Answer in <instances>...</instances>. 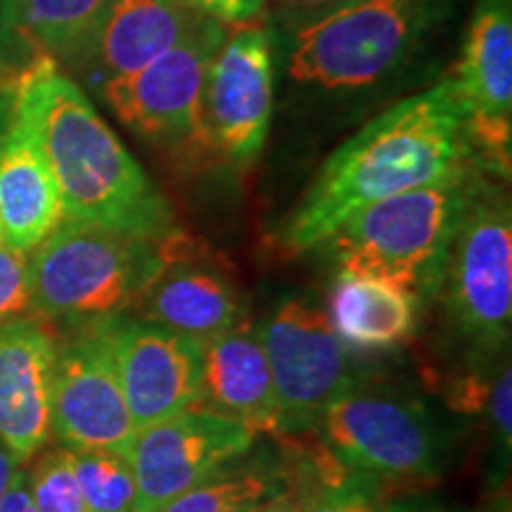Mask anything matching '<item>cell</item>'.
<instances>
[{
  "label": "cell",
  "mask_w": 512,
  "mask_h": 512,
  "mask_svg": "<svg viewBox=\"0 0 512 512\" xmlns=\"http://www.w3.org/2000/svg\"><path fill=\"white\" fill-rule=\"evenodd\" d=\"M477 169L475 162L358 211L323 247L342 273L399 287L420 306L432 302L444 287L448 252Z\"/></svg>",
  "instance_id": "cell-4"
},
{
  "label": "cell",
  "mask_w": 512,
  "mask_h": 512,
  "mask_svg": "<svg viewBox=\"0 0 512 512\" xmlns=\"http://www.w3.org/2000/svg\"><path fill=\"white\" fill-rule=\"evenodd\" d=\"M418 309L420 304L399 287L339 271L325 316L351 351H387L413 337Z\"/></svg>",
  "instance_id": "cell-20"
},
{
  "label": "cell",
  "mask_w": 512,
  "mask_h": 512,
  "mask_svg": "<svg viewBox=\"0 0 512 512\" xmlns=\"http://www.w3.org/2000/svg\"><path fill=\"white\" fill-rule=\"evenodd\" d=\"M0 512H38L34 496H31L29 472L17 470L12 477L10 489L5 491L3 501H0Z\"/></svg>",
  "instance_id": "cell-29"
},
{
  "label": "cell",
  "mask_w": 512,
  "mask_h": 512,
  "mask_svg": "<svg viewBox=\"0 0 512 512\" xmlns=\"http://www.w3.org/2000/svg\"><path fill=\"white\" fill-rule=\"evenodd\" d=\"M463 105L477 164L510 176L512 155V10L510 0H482L467 24L460 60L448 74Z\"/></svg>",
  "instance_id": "cell-12"
},
{
  "label": "cell",
  "mask_w": 512,
  "mask_h": 512,
  "mask_svg": "<svg viewBox=\"0 0 512 512\" xmlns=\"http://www.w3.org/2000/svg\"><path fill=\"white\" fill-rule=\"evenodd\" d=\"M74 477L91 512H133L136 479L124 453L114 451H74Z\"/></svg>",
  "instance_id": "cell-23"
},
{
  "label": "cell",
  "mask_w": 512,
  "mask_h": 512,
  "mask_svg": "<svg viewBox=\"0 0 512 512\" xmlns=\"http://www.w3.org/2000/svg\"><path fill=\"white\" fill-rule=\"evenodd\" d=\"M107 0H0L3 27L38 57L83 64Z\"/></svg>",
  "instance_id": "cell-21"
},
{
  "label": "cell",
  "mask_w": 512,
  "mask_h": 512,
  "mask_svg": "<svg viewBox=\"0 0 512 512\" xmlns=\"http://www.w3.org/2000/svg\"><path fill=\"white\" fill-rule=\"evenodd\" d=\"M294 510H297V494H292V491H280V494L256 503L254 508H249L245 512H294Z\"/></svg>",
  "instance_id": "cell-30"
},
{
  "label": "cell",
  "mask_w": 512,
  "mask_h": 512,
  "mask_svg": "<svg viewBox=\"0 0 512 512\" xmlns=\"http://www.w3.org/2000/svg\"><path fill=\"white\" fill-rule=\"evenodd\" d=\"M254 437L240 422L200 406L140 427L126 451L136 479L133 512H155L233 465L252 448Z\"/></svg>",
  "instance_id": "cell-11"
},
{
  "label": "cell",
  "mask_w": 512,
  "mask_h": 512,
  "mask_svg": "<svg viewBox=\"0 0 512 512\" xmlns=\"http://www.w3.org/2000/svg\"><path fill=\"white\" fill-rule=\"evenodd\" d=\"M444 285L458 330L479 349H503L512 328V209L482 166L448 252Z\"/></svg>",
  "instance_id": "cell-6"
},
{
  "label": "cell",
  "mask_w": 512,
  "mask_h": 512,
  "mask_svg": "<svg viewBox=\"0 0 512 512\" xmlns=\"http://www.w3.org/2000/svg\"><path fill=\"white\" fill-rule=\"evenodd\" d=\"M292 8V15H302V12H313L320 8H328L332 3H339V0H287Z\"/></svg>",
  "instance_id": "cell-32"
},
{
  "label": "cell",
  "mask_w": 512,
  "mask_h": 512,
  "mask_svg": "<svg viewBox=\"0 0 512 512\" xmlns=\"http://www.w3.org/2000/svg\"><path fill=\"white\" fill-rule=\"evenodd\" d=\"M136 427L197 406L202 344L143 318H95Z\"/></svg>",
  "instance_id": "cell-13"
},
{
  "label": "cell",
  "mask_w": 512,
  "mask_h": 512,
  "mask_svg": "<svg viewBox=\"0 0 512 512\" xmlns=\"http://www.w3.org/2000/svg\"><path fill=\"white\" fill-rule=\"evenodd\" d=\"M318 425L332 456L358 475L403 484L439 475V437L420 403L351 392Z\"/></svg>",
  "instance_id": "cell-10"
},
{
  "label": "cell",
  "mask_w": 512,
  "mask_h": 512,
  "mask_svg": "<svg viewBox=\"0 0 512 512\" xmlns=\"http://www.w3.org/2000/svg\"><path fill=\"white\" fill-rule=\"evenodd\" d=\"M489 413L491 425H494L496 444L503 458H510L512 446V375L510 363L496 377L494 389L489 394Z\"/></svg>",
  "instance_id": "cell-27"
},
{
  "label": "cell",
  "mask_w": 512,
  "mask_h": 512,
  "mask_svg": "<svg viewBox=\"0 0 512 512\" xmlns=\"http://www.w3.org/2000/svg\"><path fill=\"white\" fill-rule=\"evenodd\" d=\"M138 427L128 411L98 323L57 347L53 437L74 451L124 453Z\"/></svg>",
  "instance_id": "cell-14"
},
{
  "label": "cell",
  "mask_w": 512,
  "mask_h": 512,
  "mask_svg": "<svg viewBox=\"0 0 512 512\" xmlns=\"http://www.w3.org/2000/svg\"><path fill=\"white\" fill-rule=\"evenodd\" d=\"M133 306L147 323L197 344L245 325V302L238 287L219 266L200 261L197 242L188 235Z\"/></svg>",
  "instance_id": "cell-16"
},
{
  "label": "cell",
  "mask_w": 512,
  "mask_h": 512,
  "mask_svg": "<svg viewBox=\"0 0 512 512\" xmlns=\"http://www.w3.org/2000/svg\"><path fill=\"white\" fill-rule=\"evenodd\" d=\"M275 36L242 24L211 57L202 93V145L233 164L252 166L264 150L275 105Z\"/></svg>",
  "instance_id": "cell-9"
},
{
  "label": "cell",
  "mask_w": 512,
  "mask_h": 512,
  "mask_svg": "<svg viewBox=\"0 0 512 512\" xmlns=\"http://www.w3.org/2000/svg\"><path fill=\"white\" fill-rule=\"evenodd\" d=\"M12 117L29 131L62 197L64 221L147 240L178 233L174 209L74 79L36 57L19 79Z\"/></svg>",
  "instance_id": "cell-2"
},
{
  "label": "cell",
  "mask_w": 512,
  "mask_h": 512,
  "mask_svg": "<svg viewBox=\"0 0 512 512\" xmlns=\"http://www.w3.org/2000/svg\"><path fill=\"white\" fill-rule=\"evenodd\" d=\"M475 162L463 105L446 76L377 114L332 152L280 226L278 245L313 252L358 211Z\"/></svg>",
  "instance_id": "cell-1"
},
{
  "label": "cell",
  "mask_w": 512,
  "mask_h": 512,
  "mask_svg": "<svg viewBox=\"0 0 512 512\" xmlns=\"http://www.w3.org/2000/svg\"><path fill=\"white\" fill-rule=\"evenodd\" d=\"M29 486L38 512H91L74 477L69 448L43 453L31 467Z\"/></svg>",
  "instance_id": "cell-24"
},
{
  "label": "cell",
  "mask_w": 512,
  "mask_h": 512,
  "mask_svg": "<svg viewBox=\"0 0 512 512\" xmlns=\"http://www.w3.org/2000/svg\"><path fill=\"white\" fill-rule=\"evenodd\" d=\"M271 368L280 432H306L358 384V363L320 306L290 297L256 328Z\"/></svg>",
  "instance_id": "cell-7"
},
{
  "label": "cell",
  "mask_w": 512,
  "mask_h": 512,
  "mask_svg": "<svg viewBox=\"0 0 512 512\" xmlns=\"http://www.w3.org/2000/svg\"><path fill=\"white\" fill-rule=\"evenodd\" d=\"M197 406L240 422L254 434L280 432L271 368L256 328L240 325L202 344Z\"/></svg>",
  "instance_id": "cell-17"
},
{
  "label": "cell",
  "mask_w": 512,
  "mask_h": 512,
  "mask_svg": "<svg viewBox=\"0 0 512 512\" xmlns=\"http://www.w3.org/2000/svg\"><path fill=\"white\" fill-rule=\"evenodd\" d=\"M19 470L17 460L10 456V451L0 444V501H3L5 491L10 489V482L12 477H15V472Z\"/></svg>",
  "instance_id": "cell-31"
},
{
  "label": "cell",
  "mask_w": 512,
  "mask_h": 512,
  "mask_svg": "<svg viewBox=\"0 0 512 512\" xmlns=\"http://www.w3.org/2000/svg\"><path fill=\"white\" fill-rule=\"evenodd\" d=\"M5 238H3V226H0V245H3Z\"/></svg>",
  "instance_id": "cell-34"
},
{
  "label": "cell",
  "mask_w": 512,
  "mask_h": 512,
  "mask_svg": "<svg viewBox=\"0 0 512 512\" xmlns=\"http://www.w3.org/2000/svg\"><path fill=\"white\" fill-rule=\"evenodd\" d=\"M294 512H389L368 479H337L311 494H297Z\"/></svg>",
  "instance_id": "cell-25"
},
{
  "label": "cell",
  "mask_w": 512,
  "mask_h": 512,
  "mask_svg": "<svg viewBox=\"0 0 512 512\" xmlns=\"http://www.w3.org/2000/svg\"><path fill=\"white\" fill-rule=\"evenodd\" d=\"M389 512H434L427 508H413V505H399V508H389Z\"/></svg>",
  "instance_id": "cell-33"
},
{
  "label": "cell",
  "mask_w": 512,
  "mask_h": 512,
  "mask_svg": "<svg viewBox=\"0 0 512 512\" xmlns=\"http://www.w3.org/2000/svg\"><path fill=\"white\" fill-rule=\"evenodd\" d=\"M202 17H211L223 27L252 24L266 8V0H185Z\"/></svg>",
  "instance_id": "cell-28"
},
{
  "label": "cell",
  "mask_w": 512,
  "mask_h": 512,
  "mask_svg": "<svg viewBox=\"0 0 512 512\" xmlns=\"http://www.w3.org/2000/svg\"><path fill=\"white\" fill-rule=\"evenodd\" d=\"M183 238V230L164 240H147L62 221L29 254L34 311L41 318L117 316L155 283Z\"/></svg>",
  "instance_id": "cell-5"
},
{
  "label": "cell",
  "mask_w": 512,
  "mask_h": 512,
  "mask_svg": "<svg viewBox=\"0 0 512 512\" xmlns=\"http://www.w3.org/2000/svg\"><path fill=\"white\" fill-rule=\"evenodd\" d=\"M34 311L29 252L0 245V325Z\"/></svg>",
  "instance_id": "cell-26"
},
{
  "label": "cell",
  "mask_w": 512,
  "mask_h": 512,
  "mask_svg": "<svg viewBox=\"0 0 512 512\" xmlns=\"http://www.w3.org/2000/svg\"><path fill=\"white\" fill-rule=\"evenodd\" d=\"M228 29L200 17L174 48L126 79L100 86L102 98L128 128L162 147L202 145V93L211 57Z\"/></svg>",
  "instance_id": "cell-8"
},
{
  "label": "cell",
  "mask_w": 512,
  "mask_h": 512,
  "mask_svg": "<svg viewBox=\"0 0 512 512\" xmlns=\"http://www.w3.org/2000/svg\"><path fill=\"white\" fill-rule=\"evenodd\" d=\"M57 347L38 318L0 325V444L17 465L36 458L53 437Z\"/></svg>",
  "instance_id": "cell-15"
},
{
  "label": "cell",
  "mask_w": 512,
  "mask_h": 512,
  "mask_svg": "<svg viewBox=\"0 0 512 512\" xmlns=\"http://www.w3.org/2000/svg\"><path fill=\"white\" fill-rule=\"evenodd\" d=\"M451 12L453 0H339L290 15L275 57L299 98L351 100L406 74Z\"/></svg>",
  "instance_id": "cell-3"
},
{
  "label": "cell",
  "mask_w": 512,
  "mask_h": 512,
  "mask_svg": "<svg viewBox=\"0 0 512 512\" xmlns=\"http://www.w3.org/2000/svg\"><path fill=\"white\" fill-rule=\"evenodd\" d=\"M64 221L62 197L34 138L12 117L0 140V226L5 245L31 252Z\"/></svg>",
  "instance_id": "cell-19"
},
{
  "label": "cell",
  "mask_w": 512,
  "mask_h": 512,
  "mask_svg": "<svg viewBox=\"0 0 512 512\" xmlns=\"http://www.w3.org/2000/svg\"><path fill=\"white\" fill-rule=\"evenodd\" d=\"M202 15L185 0H107L83 67L98 79H126L176 46Z\"/></svg>",
  "instance_id": "cell-18"
},
{
  "label": "cell",
  "mask_w": 512,
  "mask_h": 512,
  "mask_svg": "<svg viewBox=\"0 0 512 512\" xmlns=\"http://www.w3.org/2000/svg\"><path fill=\"white\" fill-rule=\"evenodd\" d=\"M280 494V479L264 467H223L155 512H245Z\"/></svg>",
  "instance_id": "cell-22"
}]
</instances>
